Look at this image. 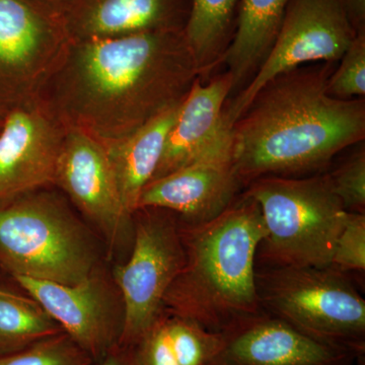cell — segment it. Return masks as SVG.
<instances>
[{
    "label": "cell",
    "instance_id": "19",
    "mask_svg": "<svg viewBox=\"0 0 365 365\" xmlns=\"http://www.w3.org/2000/svg\"><path fill=\"white\" fill-rule=\"evenodd\" d=\"M240 0H191L184 35L201 72L207 76L218 64L232 37Z\"/></svg>",
    "mask_w": 365,
    "mask_h": 365
},
{
    "label": "cell",
    "instance_id": "4",
    "mask_svg": "<svg viewBox=\"0 0 365 365\" xmlns=\"http://www.w3.org/2000/svg\"><path fill=\"white\" fill-rule=\"evenodd\" d=\"M242 193L260 207L266 235L257 253L264 267H328L348 211L326 173L259 178Z\"/></svg>",
    "mask_w": 365,
    "mask_h": 365
},
{
    "label": "cell",
    "instance_id": "23",
    "mask_svg": "<svg viewBox=\"0 0 365 365\" xmlns=\"http://www.w3.org/2000/svg\"><path fill=\"white\" fill-rule=\"evenodd\" d=\"M340 61L339 67L329 76V95L340 100L364 98L365 31L356 34Z\"/></svg>",
    "mask_w": 365,
    "mask_h": 365
},
{
    "label": "cell",
    "instance_id": "25",
    "mask_svg": "<svg viewBox=\"0 0 365 365\" xmlns=\"http://www.w3.org/2000/svg\"><path fill=\"white\" fill-rule=\"evenodd\" d=\"M330 267L345 274H364L365 213L347 212L341 230Z\"/></svg>",
    "mask_w": 365,
    "mask_h": 365
},
{
    "label": "cell",
    "instance_id": "14",
    "mask_svg": "<svg viewBox=\"0 0 365 365\" xmlns=\"http://www.w3.org/2000/svg\"><path fill=\"white\" fill-rule=\"evenodd\" d=\"M211 365H352L362 355L324 342L262 312L222 332Z\"/></svg>",
    "mask_w": 365,
    "mask_h": 365
},
{
    "label": "cell",
    "instance_id": "17",
    "mask_svg": "<svg viewBox=\"0 0 365 365\" xmlns=\"http://www.w3.org/2000/svg\"><path fill=\"white\" fill-rule=\"evenodd\" d=\"M182 102L160 113L130 135L102 143L116 178L122 203L131 217L136 212L141 192L155 176Z\"/></svg>",
    "mask_w": 365,
    "mask_h": 365
},
{
    "label": "cell",
    "instance_id": "31",
    "mask_svg": "<svg viewBox=\"0 0 365 365\" xmlns=\"http://www.w3.org/2000/svg\"><path fill=\"white\" fill-rule=\"evenodd\" d=\"M364 355H362V356L359 357L357 359V365H364Z\"/></svg>",
    "mask_w": 365,
    "mask_h": 365
},
{
    "label": "cell",
    "instance_id": "10",
    "mask_svg": "<svg viewBox=\"0 0 365 365\" xmlns=\"http://www.w3.org/2000/svg\"><path fill=\"white\" fill-rule=\"evenodd\" d=\"M66 131L39 95L7 110L0 130V205L55 186Z\"/></svg>",
    "mask_w": 365,
    "mask_h": 365
},
{
    "label": "cell",
    "instance_id": "1",
    "mask_svg": "<svg viewBox=\"0 0 365 365\" xmlns=\"http://www.w3.org/2000/svg\"><path fill=\"white\" fill-rule=\"evenodd\" d=\"M201 72L184 31L68 41L38 95L66 127L119 140L182 102Z\"/></svg>",
    "mask_w": 365,
    "mask_h": 365
},
{
    "label": "cell",
    "instance_id": "3",
    "mask_svg": "<svg viewBox=\"0 0 365 365\" xmlns=\"http://www.w3.org/2000/svg\"><path fill=\"white\" fill-rule=\"evenodd\" d=\"M185 262L163 312L222 333L264 312L256 287L257 253L266 235L260 207L244 193L211 222L181 225Z\"/></svg>",
    "mask_w": 365,
    "mask_h": 365
},
{
    "label": "cell",
    "instance_id": "8",
    "mask_svg": "<svg viewBox=\"0 0 365 365\" xmlns=\"http://www.w3.org/2000/svg\"><path fill=\"white\" fill-rule=\"evenodd\" d=\"M338 0H292L267 56L248 85L225 104L234 125L269 81L304 64L338 61L356 36Z\"/></svg>",
    "mask_w": 365,
    "mask_h": 365
},
{
    "label": "cell",
    "instance_id": "28",
    "mask_svg": "<svg viewBox=\"0 0 365 365\" xmlns=\"http://www.w3.org/2000/svg\"><path fill=\"white\" fill-rule=\"evenodd\" d=\"M98 365H131L130 353H127L125 348H115L100 360Z\"/></svg>",
    "mask_w": 365,
    "mask_h": 365
},
{
    "label": "cell",
    "instance_id": "6",
    "mask_svg": "<svg viewBox=\"0 0 365 365\" xmlns=\"http://www.w3.org/2000/svg\"><path fill=\"white\" fill-rule=\"evenodd\" d=\"M262 309L317 339L364 355L365 300L330 266L257 267Z\"/></svg>",
    "mask_w": 365,
    "mask_h": 365
},
{
    "label": "cell",
    "instance_id": "27",
    "mask_svg": "<svg viewBox=\"0 0 365 365\" xmlns=\"http://www.w3.org/2000/svg\"><path fill=\"white\" fill-rule=\"evenodd\" d=\"M357 33L365 31V0H338Z\"/></svg>",
    "mask_w": 365,
    "mask_h": 365
},
{
    "label": "cell",
    "instance_id": "5",
    "mask_svg": "<svg viewBox=\"0 0 365 365\" xmlns=\"http://www.w3.org/2000/svg\"><path fill=\"white\" fill-rule=\"evenodd\" d=\"M0 266L14 277L72 285L98 268L83 223L51 192H33L0 205Z\"/></svg>",
    "mask_w": 365,
    "mask_h": 365
},
{
    "label": "cell",
    "instance_id": "12",
    "mask_svg": "<svg viewBox=\"0 0 365 365\" xmlns=\"http://www.w3.org/2000/svg\"><path fill=\"white\" fill-rule=\"evenodd\" d=\"M244 188L232 158L230 136L200 160L148 182L137 210L163 209L174 213L181 225H200L225 212Z\"/></svg>",
    "mask_w": 365,
    "mask_h": 365
},
{
    "label": "cell",
    "instance_id": "24",
    "mask_svg": "<svg viewBox=\"0 0 365 365\" xmlns=\"http://www.w3.org/2000/svg\"><path fill=\"white\" fill-rule=\"evenodd\" d=\"M334 193L348 212L365 213V148L357 144L351 155L326 173Z\"/></svg>",
    "mask_w": 365,
    "mask_h": 365
},
{
    "label": "cell",
    "instance_id": "15",
    "mask_svg": "<svg viewBox=\"0 0 365 365\" xmlns=\"http://www.w3.org/2000/svg\"><path fill=\"white\" fill-rule=\"evenodd\" d=\"M232 91L234 81L227 71L207 83L197 79L182 100L150 181L200 160L230 138L232 125L225 107Z\"/></svg>",
    "mask_w": 365,
    "mask_h": 365
},
{
    "label": "cell",
    "instance_id": "22",
    "mask_svg": "<svg viewBox=\"0 0 365 365\" xmlns=\"http://www.w3.org/2000/svg\"><path fill=\"white\" fill-rule=\"evenodd\" d=\"M93 360L62 332L21 351L0 356V365H93Z\"/></svg>",
    "mask_w": 365,
    "mask_h": 365
},
{
    "label": "cell",
    "instance_id": "9",
    "mask_svg": "<svg viewBox=\"0 0 365 365\" xmlns=\"http://www.w3.org/2000/svg\"><path fill=\"white\" fill-rule=\"evenodd\" d=\"M68 39L57 11L31 0H0V107L38 95Z\"/></svg>",
    "mask_w": 365,
    "mask_h": 365
},
{
    "label": "cell",
    "instance_id": "26",
    "mask_svg": "<svg viewBox=\"0 0 365 365\" xmlns=\"http://www.w3.org/2000/svg\"><path fill=\"white\" fill-rule=\"evenodd\" d=\"M131 349V365H180L168 339L163 313Z\"/></svg>",
    "mask_w": 365,
    "mask_h": 365
},
{
    "label": "cell",
    "instance_id": "11",
    "mask_svg": "<svg viewBox=\"0 0 365 365\" xmlns=\"http://www.w3.org/2000/svg\"><path fill=\"white\" fill-rule=\"evenodd\" d=\"M14 279L93 361L119 347L123 304H117L98 270L72 285L28 277Z\"/></svg>",
    "mask_w": 365,
    "mask_h": 365
},
{
    "label": "cell",
    "instance_id": "7",
    "mask_svg": "<svg viewBox=\"0 0 365 365\" xmlns=\"http://www.w3.org/2000/svg\"><path fill=\"white\" fill-rule=\"evenodd\" d=\"M133 227L131 257L113 272L123 304L122 348H131L162 316L163 299L185 262L181 223L174 213L138 209Z\"/></svg>",
    "mask_w": 365,
    "mask_h": 365
},
{
    "label": "cell",
    "instance_id": "20",
    "mask_svg": "<svg viewBox=\"0 0 365 365\" xmlns=\"http://www.w3.org/2000/svg\"><path fill=\"white\" fill-rule=\"evenodd\" d=\"M62 332L35 300L0 289V356Z\"/></svg>",
    "mask_w": 365,
    "mask_h": 365
},
{
    "label": "cell",
    "instance_id": "21",
    "mask_svg": "<svg viewBox=\"0 0 365 365\" xmlns=\"http://www.w3.org/2000/svg\"><path fill=\"white\" fill-rule=\"evenodd\" d=\"M165 314L168 339L180 365H211L222 349V333H215L192 319Z\"/></svg>",
    "mask_w": 365,
    "mask_h": 365
},
{
    "label": "cell",
    "instance_id": "18",
    "mask_svg": "<svg viewBox=\"0 0 365 365\" xmlns=\"http://www.w3.org/2000/svg\"><path fill=\"white\" fill-rule=\"evenodd\" d=\"M292 0H240L232 40L222 63L234 91L248 85L267 56Z\"/></svg>",
    "mask_w": 365,
    "mask_h": 365
},
{
    "label": "cell",
    "instance_id": "16",
    "mask_svg": "<svg viewBox=\"0 0 365 365\" xmlns=\"http://www.w3.org/2000/svg\"><path fill=\"white\" fill-rule=\"evenodd\" d=\"M191 0H69L58 11L68 41L184 31Z\"/></svg>",
    "mask_w": 365,
    "mask_h": 365
},
{
    "label": "cell",
    "instance_id": "13",
    "mask_svg": "<svg viewBox=\"0 0 365 365\" xmlns=\"http://www.w3.org/2000/svg\"><path fill=\"white\" fill-rule=\"evenodd\" d=\"M55 186L112 244L133 227V217L125 210L105 146L85 132L67 127Z\"/></svg>",
    "mask_w": 365,
    "mask_h": 365
},
{
    "label": "cell",
    "instance_id": "29",
    "mask_svg": "<svg viewBox=\"0 0 365 365\" xmlns=\"http://www.w3.org/2000/svg\"><path fill=\"white\" fill-rule=\"evenodd\" d=\"M31 1L40 4V6L48 7V9H53V11L55 9V11H57L55 2L60 1V0H31Z\"/></svg>",
    "mask_w": 365,
    "mask_h": 365
},
{
    "label": "cell",
    "instance_id": "30",
    "mask_svg": "<svg viewBox=\"0 0 365 365\" xmlns=\"http://www.w3.org/2000/svg\"><path fill=\"white\" fill-rule=\"evenodd\" d=\"M6 112L0 107V130H1L2 125H4V117H6Z\"/></svg>",
    "mask_w": 365,
    "mask_h": 365
},
{
    "label": "cell",
    "instance_id": "2",
    "mask_svg": "<svg viewBox=\"0 0 365 365\" xmlns=\"http://www.w3.org/2000/svg\"><path fill=\"white\" fill-rule=\"evenodd\" d=\"M331 63L280 74L232 125V158L245 185L259 178L302 177L364 143V98L329 95Z\"/></svg>",
    "mask_w": 365,
    "mask_h": 365
}]
</instances>
